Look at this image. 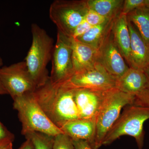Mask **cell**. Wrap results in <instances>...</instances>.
<instances>
[{"label":"cell","mask_w":149,"mask_h":149,"mask_svg":"<svg viewBox=\"0 0 149 149\" xmlns=\"http://www.w3.org/2000/svg\"><path fill=\"white\" fill-rule=\"evenodd\" d=\"M74 90L64 84L54 85L49 79L34 92L46 115L59 128L68 121L80 118L74 101Z\"/></svg>","instance_id":"1"},{"label":"cell","mask_w":149,"mask_h":149,"mask_svg":"<svg viewBox=\"0 0 149 149\" xmlns=\"http://www.w3.org/2000/svg\"><path fill=\"white\" fill-rule=\"evenodd\" d=\"M32 42L24 61L37 88L49 79L47 66L52 61L54 44V39L37 24L31 25Z\"/></svg>","instance_id":"2"},{"label":"cell","mask_w":149,"mask_h":149,"mask_svg":"<svg viewBox=\"0 0 149 149\" xmlns=\"http://www.w3.org/2000/svg\"><path fill=\"white\" fill-rule=\"evenodd\" d=\"M13 101V108L18 112L23 136L32 132H40L55 137L63 133L46 115L37 102L34 92L18 97Z\"/></svg>","instance_id":"3"},{"label":"cell","mask_w":149,"mask_h":149,"mask_svg":"<svg viewBox=\"0 0 149 149\" xmlns=\"http://www.w3.org/2000/svg\"><path fill=\"white\" fill-rule=\"evenodd\" d=\"M134 97L115 88L106 92L104 98L96 118V132L93 149L102 146L107 134L120 115L123 108L133 105Z\"/></svg>","instance_id":"4"},{"label":"cell","mask_w":149,"mask_h":149,"mask_svg":"<svg viewBox=\"0 0 149 149\" xmlns=\"http://www.w3.org/2000/svg\"><path fill=\"white\" fill-rule=\"evenodd\" d=\"M149 119V108L126 106L122 114L107 134L102 146L110 145L121 136H129L136 140L139 149L144 144V123Z\"/></svg>","instance_id":"5"},{"label":"cell","mask_w":149,"mask_h":149,"mask_svg":"<svg viewBox=\"0 0 149 149\" xmlns=\"http://www.w3.org/2000/svg\"><path fill=\"white\" fill-rule=\"evenodd\" d=\"M89 10L86 1L56 0L50 7V18L58 31L71 37L76 27L85 20Z\"/></svg>","instance_id":"6"},{"label":"cell","mask_w":149,"mask_h":149,"mask_svg":"<svg viewBox=\"0 0 149 149\" xmlns=\"http://www.w3.org/2000/svg\"><path fill=\"white\" fill-rule=\"evenodd\" d=\"M0 78L8 94L13 100L33 93L37 88L24 61L3 66L0 69Z\"/></svg>","instance_id":"7"},{"label":"cell","mask_w":149,"mask_h":149,"mask_svg":"<svg viewBox=\"0 0 149 149\" xmlns=\"http://www.w3.org/2000/svg\"><path fill=\"white\" fill-rule=\"evenodd\" d=\"M116 79L98 62L92 66L75 72L63 84L74 89L105 91L116 88Z\"/></svg>","instance_id":"8"},{"label":"cell","mask_w":149,"mask_h":149,"mask_svg":"<svg viewBox=\"0 0 149 149\" xmlns=\"http://www.w3.org/2000/svg\"><path fill=\"white\" fill-rule=\"evenodd\" d=\"M49 80L54 85H61L74 73L72 51L69 37L58 31L52 57Z\"/></svg>","instance_id":"9"},{"label":"cell","mask_w":149,"mask_h":149,"mask_svg":"<svg viewBox=\"0 0 149 149\" xmlns=\"http://www.w3.org/2000/svg\"><path fill=\"white\" fill-rule=\"evenodd\" d=\"M97 61L116 80L125 74L130 68L115 43L111 29L98 50Z\"/></svg>","instance_id":"10"},{"label":"cell","mask_w":149,"mask_h":149,"mask_svg":"<svg viewBox=\"0 0 149 149\" xmlns=\"http://www.w3.org/2000/svg\"><path fill=\"white\" fill-rule=\"evenodd\" d=\"M107 91L74 89V101L80 118L96 119Z\"/></svg>","instance_id":"11"},{"label":"cell","mask_w":149,"mask_h":149,"mask_svg":"<svg viewBox=\"0 0 149 149\" xmlns=\"http://www.w3.org/2000/svg\"><path fill=\"white\" fill-rule=\"evenodd\" d=\"M128 22L130 36L129 67L143 70L149 65V47L136 27Z\"/></svg>","instance_id":"12"},{"label":"cell","mask_w":149,"mask_h":149,"mask_svg":"<svg viewBox=\"0 0 149 149\" xmlns=\"http://www.w3.org/2000/svg\"><path fill=\"white\" fill-rule=\"evenodd\" d=\"M60 129L72 140L87 141L93 148L95 136L96 119L78 118L67 122Z\"/></svg>","instance_id":"13"},{"label":"cell","mask_w":149,"mask_h":149,"mask_svg":"<svg viewBox=\"0 0 149 149\" xmlns=\"http://www.w3.org/2000/svg\"><path fill=\"white\" fill-rule=\"evenodd\" d=\"M69 38L72 48L74 73L92 66L97 61L98 50L77 39L72 37Z\"/></svg>","instance_id":"14"},{"label":"cell","mask_w":149,"mask_h":149,"mask_svg":"<svg viewBox=\"0 0 149 149\" xmlns=\"http://www.w3.org/2000/svg\"><path fill=\"white\" fill-rule=\"evenodd\" d=\"M111 31L115 43L125 61L129 64L130 36L127 15L120 13L115 18Z\"/></svg>","instance_id":"15"},{"label":"cell","mask_w":149,"mask_h":149,"mask_svg":"<svg viewBox=\"0 0 149 149\" xmlns=\"http://www.w3.org/2000/svg\"><path fill=\"white\" fill-rule=\"evenodd\" d=\"M149 86L148 80L143 70L130 67L125 74L116 80V88L134 96Z\"/></svg>","instance_id":"16"},{"label":"cell","mask_w":149,"mask_h":149,"mask_svg":"<svg viewBox=\"0 0 149 149\" xmlns=\"http://www.w3.org/2000/svg\"><path fill=\"white\" fill-rule=\"evenodd\" d=\"M89 9L108 19H114L121 13L123 0H87Z\"/></svg>","instance_id":"17"},{"label":"cell","mask_w":149,"mask_h":149,"mask_svg":"<svg viewBox=\"0 0 149 149\" xmlns=\"http://www.w3.org/2000/svg\"><path fill=\"white\" fill-rule=\"evenodd\" d=\"M113 20L110 19L100 25L93 26L85 34L77 40L98 50L111 29Z\"/></svg>","instance_id":"18"},{"label":"cell","mask_w":149,"mask_h":149,"mask_svg":"<svg viewBox=\"0 0 149 149\" xmlns=\"http://www.w3.org/2000/svg\"><path fill=\"white\" fill-rule=\"evenodd\" d=\"M127 17L149 47V7L145 6L136 9L128 13Z\"/></svg>","instance_id":"19"},{"label":"cell","mask_w":149,"mask_h":149,"mask_svg":"<svg viewBox=\"0 0 149 149\" xmlns=\"http://www.w3.org/2000/svg\"><path fill=\"white\" fill-rule=\"evenodd\" d=\"M26 139L31 140L35 149H53L54 136L40 132H32L24 136Z\"/></svg>","instance_id":"20"},{"label":"cell","mask_w":149,"mask_h":149,"mask_svg":"<svg viewBox=\"0 0 149 149\" xmlns=\"http://www.w3.org/2000/svg\"><path fill=\"white\" fill-rule=\"evenodd\" d=\"M53 149H74L72 139L64 133L55 136Z\"/></svg>","instance_id":"21"},{"label":"cell","mask_w":149,"mask_h":149,"mask_svg":"<svg viewBox=\"0 0 149 149\" xmlns=\"http://www.w3.org/2000/svg\"><path fill=\"white\" fill-rule=\"evenodd\" d=\"M110 19H107L94 11L90 9L88 10L85 19V21L92 27L103 24Z\"/></svg>","instance_id":"22"},{"label":"cell","mask_w":149,"mask_h":149,"mask_svg":"<svg viewBox=\"0 0 149 149\" xmlns=\"http://www.w3.org/2000/svg\"><path fill=\"white\" fill-rule=\"evenodd\" d=\"M145 6V0H125L121 13L127 15L134 10Z\"/></svg>","instance_id":"23"},{"label":"cell","mask_w":149,"mask_h":149,"mask_svg":"<svg viewBox=\"0 0 149 149\" xmlns=\"http://www.w3.org/2000/svg\"><path fill=\"white\" fill-rule=\"evenodd\" d=\"M91 27L92 26L84 20L76 27L71 37L74 39H78L85 34Z\"/></svg>","instance_id":"24"},{"label":"cell","mask_w":149,"mask_h":149,"mask_svg":"<svg viewBox=\"0 0 149 149\" xmlns=\"http://www.w3.org/2000/svg\"><path fill=\"white\" fill-rule=\"evenodd\" d=\"M15 136L0 121V143L6 141H14Z\"/></svg>","instance_id":"25"},{"label":"cell","mask_w":149,"mask_h":149,"mask_svg":"<svg viewBox=\"0 0 149 149\" xmlns=\"http://www.w3.org/2000/svg\"><path fill=\"white\" fill-rule=\"evenodd\" d=\"M74 149H93L87 141L72 140Z\"/></svg>","instance_id":"26"},{"label":"cell","mask_w":149,"mask_h":149,"mask_svg":"<svg viewBox=\"0 0 149 149\" xmlns=\"http://www.w3.org/2000/svg\"><path fill=\"white\" fill-rule=\"evenodd\" d=\"M18 149H35V148L32 141L29 139H26V141Z\"/></svg>","instance_id":"27"},{"label":"cell","mask_w":149,"mask_h":149,"mask_svg":"<svg viewBox=\"0 0 149 149\" xmlns=\"http://www.w3.org/2000/svg\"><path fill=\"white\" fill-rule=\"evenodd\" d=\"M13 141H6L0 143V149H13Z\"/></svg>","instance_id":"28"},{"label":"cell","mask_w":149,"mask_h":149,"mask_svg":"<svg viewBox=\"0 0 149 149\" xmlns=\"http://www.w3.org/2000/svg\"><path fill=\"white\" fill-rule=\"evenodd\" d=\"M3 59L0 56V69H1L3 67ZM8 95L7 92L6 91L2 83L1 80V78H0V95Z\"/></svg>","instance_id":"29"},{"label":"cell","mask_w":149,"mask_h":149,"mask_svg":"<svg viewBox=\"0 0 149 149\" xmlns=\"http://www.w3.org/2000/svg\"><path fill=\"white\" fill-rule=\"evenodd\" d=\"M143 70L144 73H145L146 76L149 83V65L148 66L146 67V68H144Z\"/></svg>","instance_id":"30"},{"label":"cell","mask_w":149,"mask_h":149,"mask_svg":"<svg viewBox=\"0 0 149 149\" xmlns=\"http://www.w3.org/2000/svg\"><path fill=\"white\" fill-rule=\"evenodd\" d=\"M145 5L149 7V0H145Z\"/></svg>","instance_id":"31"}]
</instances>
